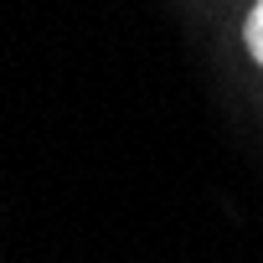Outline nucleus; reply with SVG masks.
I'll use <instances>...</instances> for the list:
<instances>
[{"instance_id":"f257e3e1","label":"nucleus","mask_w":263,"mask_h":263,"mask_svg":"<svg viewBox=\"0 0 263 263\" xmlns=\"http://www.w3.org/2000/svg\"><path fill=\"white\" fill-rule=\"evenodd\" d=\"M242 42H248V52H253V62H263V0L248 11V26H242Z\"/></svg>"}]
</instances>
